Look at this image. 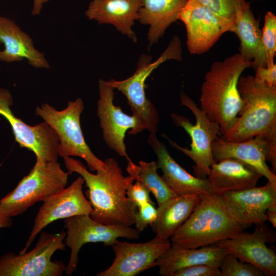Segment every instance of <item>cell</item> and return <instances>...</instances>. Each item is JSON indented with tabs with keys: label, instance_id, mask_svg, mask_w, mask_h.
Returning <instances> with one entry per match:
<instances>
[{
	"label": "cell",
	"instance_id": "obj_13",
	"mask_svg": "<svg viewBox=\"0 0 276 276\" xmlns=\"http://www.w3.org/2000/svg\"><path fill=\"white\" fill-rule=\"evenodd\" d=\"M216 162L235 158L255 168L268 181L276 182V134L257 135L241 142H228L219 137L212 144Z\"/></svg>",
	"mask_w": 276,
	"mask_h": 276
},
{
	"label": "cell",
	"instance_id": "obj_15",
	"mask_svg": "<svg viewBox=\"0 0 276 276\" xmlns=\"http://www.w3.org/2000/svg\"><path fill=\"white\" fill-rule=\"evenodd\" d=\"M84 183L83 178L80 176L68 187L43 202L35 217L29 238L20 254L26 252L36 236L51 223L76 215H90L93 208L83 194Z\"/></svg>",
	"mask_w": 276,
	"mask_h": 276
},
{
	"label": "cell",
	"instance_id": "obj_20",
	"mask_svg": "<svg viewBox=\"0 0 276 276\" xmlns=\"http://www.w3.org/2000/svg\"><path fill=\"white\" fill-rule=\"evenodd\" d=\"M222 196L250 226L266 221V212L276 205V182L268 181L261 187H253L226 193Z\"/></svg>",
	"mask_w": 276,
	"mask_h": 276
},
{
	"label": "cell",
	"instance_id": "obj_5",
	"mask_svg": "<svg viewBox=\"0 0 276 276\" xmlns=\"http://www.w3.org/2000/svg\"><path fill=\"white\" fill-rule=\"evenodd\" d=\"M181 40L175 35L167 48L155 61H152L150 55L142 54L132 76L120 81L113 79L108 81L114 89H118L125 96L132 114L137 119L144 130H148L149 133L156 134L159 116L154 105L146 97L145 90L146 79L154 70L166 61H181Z\"/></svg>",
	"mask_w": 276,
	"mask_h": 276
},
{
	"label": "cell",
	"instance_id": "obj_30",
	"mask_svg": "<svg viewBox=\"0 0 276 276\" xmlns=\"http://www.w3.org/2000/svg\"><path fill=\"white\" fill-rule=\"evenodd\" d=\"M217 15L233 23L237 11L246 2L245 0H197Z\"/></svg>",
	"mask_w": 276,
	"mask_h": 276
},
{
	"label": "cell",
	"instance_id": "obj_27",
	"mask_svg": "<svg viewBox=\"0 0 276 276\" xmlns=\"http://www.w3.org/2000/svg\"><path fill=\"white\" fill-rule=\"evenodd\" d=\"M139 164L137 165L131 159L128 160L126 170L134 180L144 185L152 193L158 206L169 199L178 196L157 173L156 162H146L140 160Z\"/></svg>",
	"mask_w": 276,
	"mask_h": 276
},
{
	"label": "cell",
	"instance_id": "obj_21",
	"mask_svg": "<svg viewBox=\"0 0 276 276\" xmlns=\"http://www.w3.org/2000/svg\"><path fill=\"white\" fill-rule=\"evenodd\" d=\"M143 0H92L85 15L99 24H110L133 42L137 40L132 27L138 20Z\"/></svg>",
	"mask_w": 276,
	"mask_h": 276
},
{
	"label": "cell",
	"instance_id": "obj_2",
	"mask_svg": "<svg viewBox=\"0 0 276 276\" xmlns=\"http://www.w3.org/2000/svg\"><path fill=\"white\" fill-rule=\"evenodd\" d=\"M252 65V61L245 60L239 53L214 62L205 75L200 108L218 124L221 135L233 126L243 108L238 81L243 71Z\"/></svg>",
	"mask_w": 276,
	"mask_h": 276
},
{
	"label": "cell",
	"instance_id": "obj_11",
	"mask_svg": "<svg viewBox=\"0 0 276 276\" xmlns=\"http://www.w3.org/2000/svg\"><path fill=\"white\" fill-rule=\"evenodd\" d=\"M13 103L10 91L0 88V114L9 122L15 141L36 155V164L57 162L59 140L54 130L44 121L30 126L15 116L10 108Z\"/></svg>",
	"mask_w": 276,
	"mask_h": 276
},
{
	"label": "cell",
	"instance_id": "obj_6",
	"mask_svg": "<svg viewBox=\"0 0 276 276\" xmlns=\"http://www.w3.org/2000/svg\"><path fill=\"white\" fill-rule=\"evenodd\" d=\"M84 106L80 98L70 101L66 107L57 110L48 103L36 108L35 113L40 117L56 133L58 154L65 157L78 156L87 163L91 171L103 167L104 162L97 157L86 144L80 124V116Z\"/></svg>",
	"mask_w": 276,
	"mask_h": 276
},
{
	"label": "cell",
	"instance_id": "obj_9",
	"mask_svg": "<svg viewBox=\"0 0 276 276\" xmlns=\"http://www.w3.org/2000/svg\"><path fill=\"white\" fill-rule=\"evenodd\" d=\"M66 232L53 234L41 231L35 246L28 252H7L0 257V276H60L64 263L52 261L53 254L66 248Z\"/></svg>",
	"mask_w": 276,
	"mask_h": 276
},
{
	"label": "cell",
	"instance_id": "obj_16",
	"mask_svg": "<svg viewBox=\"0 0 276 276\" xmlns=\"http://www.w3.org/2000/svg\"><path fill=\"white\" fill-rule=\"evenodd\" d=\"M263 224L256 225L252 233L242 232L215 244L221 247L226 253L258 268L264 275L275 276L276 254L267 245V243L275 242V235Z\"/></svg>",
	"mask_w": 276,
	"mask_h": 276
},
{
	"label": "cell",
	"instance_id": "obj_18",
	"mask_svg": "<svg viewBox=\"0 0 276 276\" xmlns=\"http://www.w3.org/2000/svg\"><path fill=\"white\" fill-rule=\"evenodd\" d=\"M147 142L157 156L156 164L163 172L162 178L177 195L202 196L214 193L208 178L193 176L181 167L155 134L149 133Z\"/></svg>",
	"mask_w": 276,
	"mask_h": 276
},
{
	"label": "cell",
	"instance_id": "obj_19",
	"mask_svg": "<svg viewBox=\"0 0 276 276\" xmlns=\"http://www.w3.org/2000/svg\"><path fill=\"white\" fill-rule=\"evenodd\" d=\"M4 50L0 51V61L11 63L28 60V63L37 68L49 69V62L43 53L34 46L31 37L12 19L0 15V44Z\"/></svg>",
	"mask_w": 276,
	"mask_h": 276
},
{
	"label": "cell",
	"instance_id": "obj_24",
	"mask_svg": "<svg viewBox=\"0 0 276 276\" xmlns=\"http://www.w3.org/2000/svg\"><path fill=\"white\" fill-rule=\"evenodd\" d=\"M240 41V53L246 60L252 61V68L266 67V58L262 39V30L259 21L250 9L249 3L246 2L236 12L232 31Z\"/></svg>",
	"mask_w": 276,
	"mask_h": 276
},
{
	"label": "cell",
	"instance_id": "obj_37",
	"mask_svg": "<svg viewBox=\"0 0 276 276\" xmlns=\"http://www.w3.org/2000/svg\"><path fill=\"white\" fill-rule=\"evenodd\" d=\"M49 1L50 0H33L31 14L33 16L39 15L43 5Z\"/></svg>",
	"mask_w": 276,
	"mask_h": 276
},
{
	"label": "cell",
	"instance_id": "obj_7",
	"mask_svg": "<svg viewBox=\"0 0 276 276\" xmlns=\"http://www.w3.org/2000/svg\"><path fill=\"white\" fill-rule=\"evenodd\" d=\"M70 174L57 162L35 163L15 188L0 200L2 208L10 217L21 214L35 203L44 202L65 188Z\"/></svg>",
	"mask_w": 276,
	"mask_h": 276
},
{
	"label": "cell",
	"instance_id": "obj_10",
	"mask_svg": "<svg viewBox=\"0 0 276 276\" xmlns=\"http://www.w3.org/2000/svg\"><path fill=\"white\" fill-rule=\"evenodd\" d=\"M64 222L66 229L65 243L71 249L69 262L65 270L69 276L77 269L78 254L84 244L102 242L105 246H111L119 238L137 239L140 236V232L136 228L104 224L94 220L89 215L72 216L64 219Z\"/></svg>",
	"mask_w": 276,
	"mask_h": 276
},
{
	"label": "cell",
	"instance_id": "obj_25",
	"mask_svg": "<svg viewBox=\"0 0 276 276\" xmlns=\"http://www.w3.org/2000/svg\"><path fill=\"white\" fill-rule=\"evenodd\" d=\"M188 0H143L138 20L149 26L147 33L149 46L156 43L166 29L178 20L179 12Z\"/></svg>",
	"mask_w": 276,
	"mask_h": 276
},
{
	"label": "cell",
	"instance_id": "obj_31",
	"mask_svg": "<svg viewBox=\"0 0 276 276\" xmlns=\"http://www.w3.org/2000/svg\"><path fill=\"white\" fill-rule=\"evenodd\" d=\"M157 209L153 202H148L138 207L134 215V224L140 232L151 225L157 217Z\"/></svg>",
	"mask_w": 276,
	"mask_h": 276
},
{
	"label": "cell",
	"instance_id": "obj_26",
	"mask_svg": "<svg viewBox=\"0 0 276 276\" xmlns=\"http://www.w3.org/2000/svg\"><path fill=\"white\" fill-rule=\"evenodd\" d=\"M200 199L197 194L178 195L158 206L156 218L150 225L156 234L154 238L169 240L189 217Z\"/></svg>",
	"mask_w": 276,
	"mask_h": 276
},
{
	"label": "cell",
	"instance_id": "obj_1",
	"mask_svg": "<svg viewBox=\"0 0 276 276\" xmlns=\"http://www.w3.org/2000/svg\"><path fill=\"white\" fill-rule=\"evenodd\" d=\"M66 169L82 176L88 190L86 195L93 211L90 216L94 220L106 225L130 226L134 224L136 210L126 194L128 185L133 178L124 176L117 162L113 158L104 161L103 167L96 174L89 172L79 160L71 157L63 158Z\"/></svg>",
	"mask_w": 276,
	"mask_h": 276
},
{
	"label": "cell",
	"instance_id": "obj_32",
	"mask_svg": "<svg viewBox=\"0 0 276 276\" xmlns=\"http://www.w3.org/2000/svg\"><path fill=\"white\" fill-rule=\"evenodd\" d=\"M150 191L143 183L136 181L127 187L126 194L130 203L135 208L148 202H152L150 197Z\"/></svg>",
	"mask_w": 276,
	"mask_h": 276
},
{
	"label": "cell",
	"instance_id": "obj_4",
	"mask_svg": "<svg viewBox=\"0 0 276 276\" xmlns=\"http://www.w3.org/2000/svg\"><path fill=\"white\" fill-rule=\"evenodd\" d=\"M238 88L243 108L235 124L220 137L237 142L276 134V87L258 84L248 75L240 76Z\"/></svg>",
	"mask_w": 276,
	"mask_h": 276
},
{
	"label": "cell",
	"instance_id": "obj_35",
	"mask_svg": "<svg viewBox=\"0 0 276 276\" xmlns=\"http://www.w3.org/2000/svg\"><path fill=\"white\" fill-rule=\"evenodd\" d=\"M12 224L11 217L5 213L0 203V228L10 227Z\"/></svg>",
	"mask_w": 276,
	"mask_h": 276
},
{
	"label": "cell",
	"instance_id": "obj_29",
	"mask_svg": "<svg viewBox=\"0 0 276 276\" xmlns=\"http://www.w3.org/2000/svg\"><path fill=\"white\" fill-rule=\"evenodd\" d=\"M262 39L265 49L266 66L269 67L274 64L276 54V16L270 11L267 12L265 15Z\"/></svg>",
	"mask_w": 276,
	"mask_h": 276
},
{
	"label": "cell",
	"instance_id": "obj_22",
	"mask_svg": "<svg viewBox=\"0 0 276 276\" xmlns=\"http://www.w3.org/2000/svg\"><path fill=\"white\" fill-rule=\"evenodd\" d=\"M255 168L235 158H226L214 163L208 179L214 194L226 193L256 186L262 177Z\"/></svg>",
	"mask_w": 276,
	"mask_h": 276
},
{
	"label": "cell",
	"instance_id": "obj_12",
	"mask_svg": "<svg viewBox=\"0 0 276 276\" xmlns=\"http://www.w3.org/2000/svg\"><path fill=\"white\" fill-rule=\"evenodd\" d=\"M185 25L186 44L189 52L200 55L209 51L234 23L220 16L197 0H188L178 14Z\"/></svg>",
	"mask_w": 276,
	"mask_h": 276
},
{
	"label": "cell",
	"instance_id": "obj_17",
	"mask_svg": "<svg viewBox=\"0 0 276 276\" xmlns=\"http://www.w3.org/2000/svg\"><path fill=\"white\" fill-rule=\"evenodd\" d=\"M169 240L153 238L143 243L117 240L111 246L114 259L108 268L97 276H135L153 267L157 259L170 247Z\"/></svg>",
	"mask_w": 276,
	"mask_h": 276
},
{
	"label": "cell",
	"instance_id": "obj_23",
	"mask_svg": "<svg viewBox=\"0 0 276 276\" xmlns=\"http://www.w3.org/2000/svg\"><path fill=\"white\" fill-rule=\"evenodd\" d=\"M224 249L215 244L196 248L181 247L172 244L157 259L155 266L162 276H172L178 270L197 264L220 266L225 254Z\"/></svg>",
	"mask_w": 276,
	"mask_h": 276
},
{
	"label": "cell",
	"instance_id": "obj_33",
	"mask_svg": "<svg viewBox=\"0 0 276 276\" xmlns=\"http://www.w3.org/2000/svg\"><path fill=\"white\" fill-rule=\"evenodd\" d=\"M172 276H221L219 266L201 264L183 268Z\"/></svg>",
	"mask_w": 276,
	"mask_h": 276
},
{
	"label": "cell",
	"instance_id": "obj_3",
	"mask_svg": "<svg viewBox=\"0 0 276 276\" xmlns=\"http://www.w3.org/2000/svg\"><path fill=\"white\" fill-rule=\"evenodd\" d=\"M249 226L222 195H202L189 217L170 237L171 244L198 248L232 238Z\"/></svg>",
	"mask_w": 276,
	"mask_h": 276
},
{
	"label": "cell",
	"instance_id": "obj_28",
	"mask_svg": "<svg viewBox=\"0 0 276 276\" xmlns=\"http://www.w3.org/2000/svg\"><path fill=\"white\" fill-rule=\"evenodd\" d=\"M221 276H263V272L254 265L225 253L219 266Z\"/></svg>",
	"mask_w": 276,
	"mask_h": 276
},
{
	"label": "cell",
	"instance_id": "obj_14",
	"mask_svg": "<svg viewBox=\"0 0 276 276\" xmlns=\"http://www.w3.org/2000/svg\"><path fill=\"white\" fill-rule=\"evenodd\" d=\"M114 89L108 81L99 79L97 116L106 144L128 161L130 159L127 155L124 143L126 132L130 129L128 133L135 135L143 131L144 129L135 116L126 114L120 107L114 104Z\"/></svg>",
	"mask_w": 276,
	"mask_h": 276
},
{
	"label": "cell",
	"instance_id": "obj_36",
	"mask_svg": "<svg viewBox=\"0 0 276 276\" xmlns=\"http://www.w3.org/2000/svg\"><path fill=\"white\" fill-rule=\"evenodd\" d=\"M266 221H269L274 228L276 227V205L269 208L266 212Z\"/></svg>",
	"mask_w": 276,
	"mask_h": 276
},
{
	"label": "cell",
	"instance_id": "obj_8",
	"mask_svg": "<svg viewBox=\"0 0 276 276\" xmlns=\"http://www.w3.org/2000/svg\"><path fill=\"white\" fill-rule=\"evenodd\" d=\"M182 105L188 108L195 116L194 125L183 116L172 113L171 119L177 126L182 127L191 139V148L182 147L165 136L170 145L190 157L195 163V176L207 178L211 166L216 162L212 154V144L221 135L218 124L212 121L195 102L183 92L180 95Z\"/></svg>",
	"mask_w": 276,
	"mask_h": 276
},
{
	"label": "cell",
	"instance_id": "obj_34",
	"mask_svg": "<svg viewBox=\"0 0 276 276\" xmlns=\"http://www.w3.org/2000/svg\"><path fill=\"white\" fill-rule=\"evenodd\" d=\"M254 76L257 83L269 87H276V64L269 67H259Z\"/></svg>",
	"mask_w": 276,
	"mask_h": 276
}]
</instances>
